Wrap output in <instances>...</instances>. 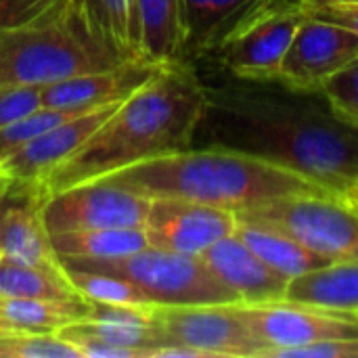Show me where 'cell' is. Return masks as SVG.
<instances>
[{"mask_svg":"<svg viewBox=\"0 0 358 358\" xmlns=\"http://www.w3.org/2000/svg\"><path fill=\"white\" fill-rule=\"evenodd\" d=\"M201 124L212 126V145L289 168L329 193L346 195L358 182V130L331 111L321 92L235 78L208 88Z\"/></svg>","mask_w":358,"mask_h":358,"instance_id":"obj_1","label":"cell"},{"mask_svg":"<svg viewBox=\"0 0 358 358\" xmlns=\"http://www.w3.org/2000/svg\"><path fill=\"white\" fill-rule=\"evenodd\" d=\"M208 111V88L185 59L164 65L124 99L90 138L38 187L44 195L103 178L145 159L191 147Z\"/></svg>","mask_w":358,"mask_h":358,"instance_id":"obj_2","label":"cell"},{"mask_svg":"<svg viewBox=\"0 0 358 358\" xmlns=\"http://www.w3.org/2000/svg\"><path fill=\"white\" fill-rule=\"evenodd\" d=\"M103 178L147 199H187L233 214L264 208L285 197L325 191L289 168L222 145L189 147L138 162Z\"/></svg>","mask_w":358,"mask_h":358,"instance_id":"obj_3","label":"cell"},{"mask_svg":"<svg viewBox=\"0 0 358 358\" xmlns=\"http://www.w3.org/2000/svg\"><path fill=\"white\" fill-rule=\"evenodd\" d=\"M126 61L96 34L82 0H52L0 31V86H46Z\"/></svg>","mask_w":358,"mask_h":358,"instance_id":"obj_4","label":"cell"},{"mask_svg":"<svg viewBox=\"0 0 358 358\" xmlns=\"http://www.w3.org/2000/svg\"><path fill=\"white\" fill-rule=\"evenodd\" d=\"M61 266L94 271L120 277L132 283L149 304L157 306H201L235 304L239 296L229 289L201 256L174 254L157 248H145L136 254L111 260L59 258Z\"/></svg>","mask_w":358,"mask_h":358,"instance_id":"obj_5","label":"cell"},{"mask_svg":"<svg viewBox=\"0 0 358 358\" xmlns=\"http://www.w3.org/2000/svg\"><path fill=\"white\" fill-rule=\"evenodd\" d=\"M304 17L300 0H256L218 36L210 50L237 80L277 82L283 57Z\"/></svg>","mask_w":358,"mask_h":358,"instance_id":"obj_6","label":"cell"},{"mask_svg":"<svg viewBox=\"0 0 358 358\" xmlns=\"http://www.w3.org/2000/svg\"><path fill=\"white\" fill-rule=\"evenodd\" d=\"M239 214L283 229L331 264L358 262V206L350 195L304 193Z\"/></svg>","mask_w":358,"mask_h":358,"instance_id":"obj_7","label":"cell"},{"mask_svg":"<svg viewBox=\"0 0 358 358\" xmlns=\"http://www.w3.org/2000/svg\"><path fill=\"white\" fill-rule=\"evenodd\" d=\"M235 310L258 342L256 358H273L281 350L325 340L358 338V319L352 313H338L294 300L237 302Z\"/></svg>","mask_w":358,"mask_h":358,"instance_id":"obj_8","label":"cell"},{"mask_svg":"<svg viewBox=\"0 0 358 358\" xmlns=\"http://www.w3.org/2000/svg\"><path fill=\"white\" fill-rule=\"evenodd\" d=\"M235 304H153L151 329L159 346H187L206 358H256L258 342L235 310Z\"/></svg>","mask_w":358,"mask_h":358,"instance_id":"obj_9","label":"cell"},{"mask_svg":"<svg viewBox=\"0 0 358 358\" xmlns=\"http://www.w3.org/2000/svg\"><path fill=\"white\" fill-rule=\"evenodd\" d=\"M151 199L94 178L48 193L42 201L46 231H86V229H128L145 227Z\"/></svg>","mask_w":358,"mask_h":358,"instance_id":"obj_10","label":"cell"},{"mask_svg":"<svg viewBox=\"0 0 358 358\" xmlns=\"http://www.w3.org/2000/svg\"><path fill=\"white\" fill-rule=\"evenodd\" d=\"M355 59L358 38L352 31L306 15L283 57L277 82L298 92H321Z\"/></svg>","mask_w":358,"mask_h":358,"instance_id":"obj_11","label":"cell"},{"mask_svg":"<svg viewBox=\"0 0 358 358\" xmlns=\"http://www.w3.org/2000/svg\"><path fill=\"white\" fill-rule=\"evenodd\" d=\"M235 224L233 212L197 201L159 197L151 199L145 233L151 248L201 256L216 241L235 233Z\"/></svg>","mask_w":358,"mask_h":358,"instance_id":"obj_12","label":"cell"},{"mask_svg":"<svg viewBox=\"0 0 358 358\" xmlns=\"http://www.w3.org/2000/svg\"><path fill=\"white\" fill-rule=\"evenodd\" d=\"M120 103L103 105L86 111L73 120L52 126L40 136L31 138L10 155L0 162V174L15 182L38 185L42 182L59 164H63L71 153H76L90 134L115 111Z\"/></svg>","mask_w":358,"mask_h":358,"instance_id":"obj_13","label":"cell"},{"mask_svg":"<svg viewBox=\"0 0 358 358\" xmlns=\"http://www.w3.org/2000/svg\"><path fill=\"white\" fill-rule=\"evenodd\" d=\"M162 67L164 65L149 61H126L109 69L71 76L42 86L40 101L42 107L57 109H96L122 103L145 86Z\"/></svg>","mask_w":358,"mask_h":358,"instance_id":"obj_14","label":"cell"},{"mask_svg":"<svg viewBox=\"0 0 358 358\" xmlns=\"http://www.w3.org/2000/svg\"><path fill=\"white\" fill-rule=\"evenodd\" d=\"M44 193L38 185L15 182L4 216L2 258L46 271H61V262L50 245V233L42 220Z\"/></svg>","mask_w":358,"mask_h":358,"instance_id":"obj_15","label":"cell"},{"mask_svg":"<svg viewBox=\"0 0 358 358\" xmlns=\"http://www.w3.org/2000/svg\"><path fill=\"white\" fill-rule=\"evenodd\" d=\"M201 258L241 302L258 304L285 300L289 279L273 271L235 233L216 241L201 254Z\"/></svg>","mask_w":358,"mask_h":358,"instance_id":"obj_16","label":"cell"},{"mask_svg":"<svg viewBox=\"0 0 358 358\" xmlns=\"http://www.w3.org/2000/svg\"><path fill=\"white\" fill-rule=\"evenodd\" d=\"M235 235L254 252L258 254L273 271L287 279H296L300 275L313 273L331 264L323 256L315 254L289 233L279 227H273L264 220H256L250 216L235 214Z\"/></svg>","mask_w":358,"mask_h":358,"instance_id":"obj_17","label":"cell"},{"mask_svg":"<svg viewBox=\"0 0 358 358\" xmlns=\"http://www.w3.org/2000/svg\"><path fill=\"white\" fill-rule=\"evenodd\" d=\"M143 61L174 63L185 57L180 0H134Z\"/></svg>","mask_w":358,"mask_h":358,"instance_id":"obj_18","label":"cell"},{"mask_svg":"<svg viewBox=\"0 0 358 358\" xmlns=\"http://www.w3.org/2000/svg\"><path fill=\"white\" fill-rule=\"evenodd\" d=\"M285 300L338 313L358 310V262H338L289 279Z\"/></svg>","mask_w":358,"mask_h":358,"instance_id":"obj_19","label":"cell"},{"mask_svg":"<svg viewBox=\"0 0 358 358\" xmlns=\"http://www.w3.org/2000/svg\"><path fill=\"white\" fill-rule=\"evenodd\" d=\"M50 245L57 258H86V260H111L136 254L149 248L145 227L128 229H86L52 233Z\"/></svg>","mask_w":358,"mask_h":358,"instance_id":"obj_20","label":"cell"},{"mask_svg":"<svg viewBox=\"0 0 358 358\" xmlns=\"http://www.w3.org/2000/svg\"><path fill=\"white\" fill-rule=\"evenodd\" d=\"M90 315L88 300H40L0 296V317L25 334H57Z\"/></svg>","mask_w":358,"mask_h":358,"instance_id":"obj_21","label":"cell"},{"mask_svg":"<svg viewBox=\"0 0 358 358\" xmlns=\"http://www.w3.org/2000/svg\"><path fill=\"white\" fill-rule=\"evenodd\" d=\"M256 0H180L185 52L210 50L218 36Z\"/></svg>","mask_w":358,"mask_h":358,"instance_id":"obj_22","label":"cell"},{"mask_svg":"<svg viewBox=\"0 0 358 358\" xmlns=\"http://www.w3.org/2000/svg\"><path fill=\"white\" fill-rule=\"evenodd\" d=\"M0 296L40 300H82L69 283L65 268L46 271L0 256ZM86 300V298H84Z\"/></svg>","mask_w":358,"mask_h":358,"instance_id":"obj_23","label":"cell"},{"mask_svg":"<svg viewBox=\"0 0 358 358\" xmlns=\"http://www.w3.org/2000/svg\"><path fill=\"white\" fill-rule=\"evenodd\" d=\"M86 15L96 34L107 40L120 55L143 61L138 50L134 0H82Z\"/></svg>","mask_w":358,"mask_h":358,"instance_id":"obj_24","label":"cell"},{"mask_svg":"<svg viewBox=\"0 0 358 358\" xmlns=\"http://www.w3.org/2000/svg\"><path fill=\"white\" fill-rule=\"evenodd\" d=\"M65 275L69 283L76 287V292L88 302L136 304V306L149 304L147 298L132 283L120 277H113L107 273H94V271H78V268H65Z\"/></svg>","mask_w":358,"mask_h":358,"instance_id":"obj_25","label":"cell"},{"mask_svg":"<svg viewBox=\"0 0 358 358\" xmlns=\"http://www.w3.org/2000/svg\"><path fill=\"white\" fill-rule=\"evenodd\" d=\"M86 111L92 109H57V107H40L36 111H31L29 115L2 126L0 128V162L10 155L13 151H17L19 147H23L25 143H29L31 138L40 136L42 132L50 130L57 124H63L67 120H73Z\"/></svg>","mask_w":358,"mask_h":358,"instance_id":"obj_26","label":"cell"},{"mask_svg":"<svg viewBox=\"0 0 358 358\" xmlns=\"http://www.w3.org/2000/svg\"><path fill=\"white\" fill-rule=\"evenodd\" d=\"M0 358H84L57 334H6L0 336Z\"/></svg>","mask_w":358,"mask_h":358,"instance_id":"obj_27","label":"cell"},{"mask_svg":"<svg viewBox=\"0 0 358 358\" xmlns=\"http://www.w3.org/2000/svg\"><path fill=\"white\" fill-rule=\"evenodd\" d=\"M321 94L342 122L358 130V59L338 71L321 88Z\"/></svg>","mask_w":358,"mask_h":358,"instance_id":"obj_28","label":"cell"},{"mask_svg":"<svg viewBox=\"0 0 358 358\" xmlns=\"http://www.w3.org/2000/svg\"><path fill=\"white\" fill-rule=\"evenodd\" d=\"M151 306H136V304H105V302H90L88 321L122 325V327H138L151 329Z\"/></svg>","mask_w":358,"mask_h":358,"instance_id":"obj_29","label":"cell"},{"mask_svg":"<svg viewBox=\"0 0 358 358\" xmlns=\"http://www.w3.org/2000/svg\"><path fill=\"white\" fill-rule=\"evenodd\" d=\"M42 86H0V128L42 107Z\"/></svg>","mask_w":358,"mask_h":358,"instance_id":"obj_30","label":"cell"},{"mask_svg":"<svg viewBox=\"0 0 358 358\" xmlns=\"http://www.w3.org/2000/svg\"><path fill=\"white\" fill-rule=\"evenodd\" d=\"M273 358H358V338H338L289 348L277 352Z\"/></svg>","mask_w":358,"mask_h":358,"instance_id":"obj_31","label":"cell"},{"mask_svg":"<svg viewBox=\"0 0 358 358\" xmlns=\"http://www.w3.org/2000/svg\"><path fill=\"white\" fill-rule=\"evenodd\" d=\"M300 4L308 17L336 23L352 31L358 38V2H315V4L300 2Z\"/></svg>","mask_w":358,"mask_h":358,"instance_id":"obj_32","label":"cell"},{"mask_svg":"<svg viewBox=\"0 0 358 358\" xmlns=\"http://www.w3.org/2000/svg\"><path fill=\"white\" fill-rule=\"evenodd\" d=\"M52 0H0V31L38 15Z\"/></svg>","mask_w":358,"mask_h":358,"instance_id":"obj_33","label":"cell"},{"mask_svg":"<svg viewBox=\"0 0 358 358\" xmlns=\"http://www.w3.org/2000/svg\"><path fill=\"white\" fill-rule=\"evenodd\" d=\"M8 203H10V191L0 199V256H2V239H4V216H6Z\"/></svg>","mask_w":358,"mask_h":358,"instance_id":"obj_34","label":"cell"},{"mask_svg":"<svg viewBox=\"0 0 358 358\" xmlns=\"http://www.w3.org/2000/svg\"><path fill=\"white\" fill-rule=\"evenodd\" d=\"M6 334H25V331L17 329L10 321H6V319L0 317V336H6Z\"/></svg>","mask_w":358,"mask_h":358,"instance_id":"obj_35","label":"cell"},{"mask_svg":"<svg viewBox=\"0 0 358 358\" xmlns=\"http://www.w3.org/2000/svg\"><path fill=\"white\" fill-rule=\"evenodd\" d=\"M15 185V180H10L8 176H4V174H0V199L10 191V187Z\"/></svg>","mask_w":358,"mask_h":358,"instance_id":"obj_36","label":"cell"},{"mask_svg":"<svg viewBox=\"0 0 358 358\" xmlns=\"http://www.w3.org/2000/svg\"><path fill=\"white\" fill-rule=\"evenodd\" d=\"M306 4H315V2H358V0H300Z\"/></svg>","mask_w":358,"mask_h":358,"instance_id":"obj_37","label":"cell"},{"mask_svg":"<svg viewBox=\"0 0 358 358\" xmlns=\"http://www.w3.org/2000/svg\"><path fill=\"white\" fill-rule=\"evenodd\" d=\"M350 195H352V197H357V199H358V182L355 185V189L350 191Z\"/></svg>","mask_w":358,"mask_h":358,"instance_id":"obj_38","label":"cell"},{"mask_svg":"<svg viewBox=\"0 0 358 358\" xmlns=\"http://www.w3.org/2000/svg\"><path fill=\"white\" fill-rule=\"evenodd\" d=\"M346 195H350V193H346ZM350 197H352V195H350ZM352 201H355V203H357V206H358V199H357V197H352Z\"/></svg>","mask_w":358,"mask_h":358,"instance_id":"obj_39","label":"cell"},{"mask_svg":"<svg viewBox=\"0 0 358 358\" xmlns=\"http://www.w3.org/2000/svg\"><path fill=\"white\" fill-rule=\"evenodd\" d=\"M352 315H355V317H357V319H358V310H357V313H352Z\"/></svg>","mask_w":358,"mask_h":358,"instance_id":"obj_40","label":"cell"}]
</instances>
